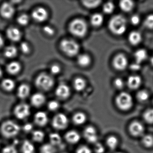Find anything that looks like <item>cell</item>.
I'll use <instances>...</instances> for the list:
<instances>
[{"label":"cell","mask_w":153,"mask_h":153,"mask_svg":"<svg viewBox=\"0 0 153 153\" xmlns=\"http://www.w3.org/2000/svg\"><path fill=\"white\" fill-rule=\"evenodd\" d=\"M127 27L126 19L121 15H116L112 17L108 23L109 30L116 35L123 34Z\"/></svg>","instance_id":"obj_1"},{"label":"cell","mask_w":153,"mask_h":153,"mask_svg":"<svg viewBox=\"0 0 153 153\" xmlns=\"http://www.w3.org/2000/svg\"><path fill=\"white\" fill-rule=\"evenodd\" d=\"M20 130L19 125L12 120L6 121L1 127V134L5 138L8 139L12 138L17 136Z\"/></svg>","instance_id":"obj_2"},{"label":"cell","mask_w":153,"mask_h":153,"mask_svg":"<svg viewBox=\"0 0 153 153\" xmlns=\"http://www.w3.org/2000/svg\"><path fill=\"white\" fill-rule=\"evenodd\" d=\"M70 32L74 36L81 37L85 36L88 31L86 23L83 19H77L71 21L69 26Z\"/></svg>","instance_id":"obj_3"},{"label":"cell","mask_w":153,"mask_h":153,"mask_svg":"<svg viewBox=\"0 0 153 153\" xmlns=\"http://www.w3.org/2000/svg\"><path fill=\"white\" fill-rule=\"evenodd\" d=\"M60 48L64 53L70 57L76 56L79 50L78 44L70 39H64L60 43Z\"/></svg>","instance_id":"obj_4"},{"label":"cell","mask_w":153,"mask_h":153,"mask_svg":"<svg viewBox=\"0 0 153 153\" xmlns=\"http://www.w3.org/2000/svg\"><path fill=\"white\" fill-rule=\"evenodd\" d=\"M36 87L42 91H48L53 86L54 80L51 75L43 73L39 75L36 79Z\"/></svg>","instance_id":"obj_5"},{"label":"cell","mask_w":153,"mask_h":153,"mask_svg":"<svg viewBox=\"0 0 153 153\" xmlns=\"http://www.w3.org/2000/svg\"><path fill=\"white\" fill-rule=\"evenodd\" d=\"M115 102L118 108L123 111H127L130 109L133 103L131 96L126 92L120 93L116 97Z\"/></svg>","instance_id":"obj_6"},{"label":"cell","mask_w":153,"mask_h":153,"mask_svg":"<svg viewBox=\"0 0 153 153\" xmlns=\"http://www.w3.org/2000/svg\"><path fill=\"white\" fill-rule=\"evenodd\" d=\"M69 123V119L67 115L60 113L53 116L52 120V126L57 130H63L68 128Z\"/></svg>","instance_id":"obj_7"},{"label":"cell","mask_w":153,"mask_h":153,"mask_svg":"<svg viewBox=\"0 0 153 153\" xmlns=\"http://www.w3.org/2000/svg\"><path fill=\"white\" fill-rule=\"evenodd\" d=\"M14 116L20 120H24L29 117L31 114V109L28 104L25 103L19 104L13 110Z\"/></svg>","instance_id":"obj_8"},{"label":"cell","mask_w":153,"mask_h":153,"mask_svg":"<svg viewBox=\"0 0 153 153\" xmlns=\"http://www.w3.org/2000/svg\"><path fill=\"white\" fill-rule=\"evenodd\" d=\"M112 64L114 68L117 70H124L128 66V59L124 54L119 53L114 58Z\"/></svg>","instance_id":"obj_9"},{"label":"cell","mask_w":153,"mask_h":153,"mask_svg":"<svg viewBox=\"0 0 153 153\" xmlns=\"http://www.w3.org/2000/svg\"><path fill=\"white\" fill-rule=\"evenodd\" d=\"M84 137L88 142L92 144L97 143L98 136L96 130L92 126L86 127L83 132Z\"/></svg>","instance_id":"obj_10"},{"label":"cell","mask_w":153,"mask_h":153,"mask_svg":"<svg viewBox=\"0 0 153 153\" xmlns=\"http://www.w3.org/2000/svg\"><path fill=\"white\" fill-rule=\"evenodd\" d=\"M15 8L11 3L5 2L2 4L0 8V14L4 18L9 19L15 14Z\"/></svg>","instance_id":"obj_11"},{"label":"cell","mask_w":153,"mask_h":153,"mask_svg":"<svg viewBox=\"0 0 153 153\" xmlns=\"http://www.w3.org/2000/svg\"><path fill=\"white\" fill-rule=\"evenodd\" d=\"M32 15L33 19L37 22H44L48 17V12L43 7L37 8L35 9Z\"/></svg>","instance_id":"obj_12"},{"label":"cell","mask_w":153,"mask_h":153,"mask_svg":"<svg viewBox=\"0 0 153 153\" xmlns=\"http://www.w3.org/2000/svg\"><path fill=\"white\" fill-rule=\"evenodd\" d=\"M49 121V118L46 113L44 111L37 112L34 116V122L37 126L42 127L46 126Z\"/></svg>","instance_id":"obj_13"},{"label":"cell","mask_w":153,"mask_h":153,"mask_svg":"<svg viewBox=\"0 0 153 153\" xmlns=\"http://www.w3.org/2000/svg\"><path fill=\"white\" fill-rule=\"evenodd\" d=\"M71 91L68 86L65 84L59 85L55 91V94L60 99H67L70 95Z\"/></svg>","instance_id":"obj_14"},{"label":"cell","mask_w":153,"mask_h":153,"mask_svg":"<svg viewBox=\"0 0 153 153\" xmlns=\"http://www.w3.org/2000/svg\"><path fill=\"white\" fill-rule=\"evenodd\" d=\"M64 138L69 144L74 145L79 142L81 137L78 131L71 130L66 132L64 136Z\"/></svg>","instance_id":"obj_15"},{"label":"cell","mask_w":153,"mask_h":153,"mask_svg":"<svg viewBox=\"0 0 153 153\" xmlns=\"http://www.w3.org/2000/svg\"><path fill=\"white\" fill-rule=\"evenodd\" d=\"M45 100V97L43 94L36 93L31 97V103L34 107L39 108L44 104Z\"/></svg>","instance_id":"obj_16"},{"label":"cell","mask_w":153,"mask_h":153,"mask_svg":"<svg viewBox=\"0 0 153 153\" xmlns=\"http://www.w3.org/2000/svg\"><path fill=\"white\" fill-rule=\"evenodd\" d=\"M129 131L131 135L138 137L142 135L144 132V126L139 122H133L130 125Z\"/></svg>","instance_id":"obj_17"},{"label":"cell","mask_w":153,"mask_h":153,"mask_svg":"<svg viewBox=\"0 0 153 153\" xmlns=\"http://www.w3.org/2000/svg\"><path fill=\"white\" fill-rule=\"evenodd\" d=\"M7 36L8 38L13 42L19 41L22 37V34L18 28L15 27H10L7 31Z\"/></svg>","instance_id":"obj_18"},{"label":"cell","mask_w":153,"mask_h":153,"mask_svg":"<svg viewBox=\"0 0 153 153\" xmlns=\"http://www.w3.org/2000/svg\"><path fill=\"white\" fill-rule=\"evenodd\" d=\"M141 84V78L137 75H132L128 78L127 85L131 89H137L139 87Z\"/></svg>","instance_id":"obj_19"},{"label":"cell","mask_w":153,"mask_h":153,"mask_svg":"<svg viewBox=\"0 0 153 153\" xmlns=\"http://www.w3.org/2000/svg\"><path fill=\"white\" fill-rule=\"evenodd\" d=\"M87 116L82 112H77L73 114L72 120L75 125L79 126L84 124L86 121Z\"/></svg>","instance_id":"obj_20"},{"label":"cell","mask_w":153,"mask_h":153,"mask_svg":"<svg viewBox=\"0 0 153 153\" xmlns=\"http://www.w3.org/2000/svg\"><path fill=\"white\" fill-rule=\"evenodd\" d=\"M30 88L26 84H23L18 88L17 96L21 99H25L29 96L30 93Z\"/></svg>","instance_id":"obj_21"},{"label":"cell","mask_w":153,"mask_h":153,"mask_svg":"<svg viewBox=\"0 0 153 153\" xmlns=\"http://www.w3.org/2000/svg\"><path fill=\"white\" fill-rule=\"evenodd\" d=\"M128 39L131 44L133 45H137L141 42L142 36L139 32L137 31H132L129 34Z\"/></svg>","instance_id":"obj_22"},{"label":"cell","mask_w":153,"mask_h":153,"mask_svg":"<svg viewBox=\"0 0 153 153\" xmlns=\"http://www.w3.org/2000/svg\"><path fill=\"white\" fill-rule=\"evenodd\" d=\"M35 148L34 145L28 140L23 141L21 146V152L22 153H34Z\"/></svg>","instance_id":"obj_23"},{"label":"cell","mask_w":153,"mask_h":153,"mask_svg":"<svg viewBox=\"0 0 153 153\" xmlns=\"http://www.w3.org/2000/svg\"><path fill=\"white\" fill-rule=\"evenodd\" d=\"M134 56L136 62L140 64L147 58V53L144 49H139L135 52Z\"/></svg>","instance_id":"obj_24"},{"label":"cell","mask_w":153,"mask_h":153,"mask_svg":"<svg viewBox=\"0 0 153 153\" xmlns=\"http://www.w3.org/2000/svg\"><path fill=\"white\" fill-rule=\"evenodd\" d=\"M50 144L55 147L60 146L62 143V138L60 135L57 132L50 133L49 137Z\"/></svg>","instance_id":"obj_25"},{"label":"cell","mask_w":153,"mask_h":153,"mask_svg":"<svg viewBox=\"0 0 153 153\" xmlns=\"http://www.w3.org/2000/svg\"><path fill=\"white\" fill-rule=\"evenodd\" d=\"M21 69V65L17 62H12L8 64L7 67V71L10 74L16 75L17 74Z\"/></svg>","instance_id":"obj_26"},{"label":"cell","mask_w":153,"mask_h":153,"mask_svg":"<svg viewBox=\"0 0 153 153\" xmlns=\"http://www.w3.org/2000/svg\"><path fill=\"white\" fill-rule=\"evenodd\" d=\"M120 8L123 11L128 12L131 11L134 7V4L133 1L130 0H123L119 3Z\"/></svg>","instance_id":"obj_27"},{"label":"cell","mask_w":153,"mask_h":153,"mask_svg":"<svg viewBox=\"0 0 153 153\" xmlns=\"http://www.w3.org/2000/svg\"><path fill=\"white\" fill-rule=\"evenodd\" d=\"M103 20V17L101 14L96 13L91 17L90 23L93 26L98 27L102 24Z\"/></svg>","instance_id":"obj_28"},{"label":"cell","mask_w":153,"mask_h":153,"mask_svg":"<svg viewBox=\"0 0 153 153\" xmlns=\"http://www.w3.org/2000/svg\"><path fill=\"white\" fill-rule=\"evenodd\" d=\"M91 62V58L88 54H80L77 58L78 63L81 67H87L90 64Z\"/></svg>","instance_id":"obj_29"},{"label":"cell","mask_w":153,"mask_h":153,"mask_svg":"<svg viewBox=\"0 0 153 153\" xmlns=\"http://www.w3.org/2000/svg\"><path fill=\"white\" fill-rule=\"evenodd\" d=\"M15 82L10 79H5L1 83L2 88L7 92L12 91L15 88Z\"/></svg>","instance_id":"obj_30"},{"label":"cell","mask_w":153,"mask_h":153,"mask_svg":"<svg viewBox=\"0 0 153 153\" xmlns=\"http://www.w3.org/2000/svg\"><path fill=\"white\" fill-rule=\"evenodd\" d=\"M32 137L33 140L37 143L42 142L45 138V134L43 131L41 130H35L33 131Z\"/></svg>","instance_id":"obj_31"},{"label":"cell","mask_w":153,"mask_h":153,"mask_svg":"<svg viewBox=\"0 0 153 153\" xmlns=\"http://www.w3.org/2000/svg\"><path fill=\"white\" fill-rule=\"evenodd\" d=\"M41 153H56L57 149L56 147L49 143L44 144L40 149Z\"/></svg>","instance_id":"obj_32"},{"label":"cell","mask_w":153,"mask_h":153,"mask_svg":"<svg viewBox=\"0 0 153 153\" xmlns=\"http://www.w3.org/2000/svg\"><path fill=\"white\" fill-rule=\"evenodd\" d=\"M73 86L76 91H82L85 87V81L81 78H77L74 80Z\"/></svg>","instance_id":"obj_33"},{"label":"cell","mask_w":153,"mask_h":153,"mask_svg":"<svg viewBox=\"0 0 153 153\" xmlns=\"http://www.w3.org/2000/svg\"><path fill=\"white\" fill-rule=\"evenodd\" d=\"M17 52V50L15 46L10 45L5 49L4 54L7 58H13L16 56Z\"/></svg>","instance_id":"obj_34"},{"label":"cell","mask_w":153,"mask_h":153,"mask_svg":"<svg viewBox=\"0 0 153 153\" xmlns=\"http://www.w3.org/2000/svg\"><path fill=\"white\" fill-rule=\"evenodd\" d=\"M107 146L111 149H114L116 148L118 145V140L117 138L114 136H110L106 140Z\"/></svg>","instance_id":"obj_35"},{"label":"cell","mask_w":153,"mask_h":153,"mask_svg":"<svg viewBox=\"0 0 153 153\" xmlns=\"http://www.w3.org/2000/svg\"><path fill=\"white\" fill-rule=\"evenodd\" d=\"M101 1H84L83 4L88 8H95L101 4Z\"/></svg>","instance_id":"obj_36"},{"label":"cell","mask_w":153,"mask_h":153,"mask_svg":"<svg viewBox=\"0 0 153 153\" xmlns=\"http://www.w3.org/2000/svg\"><path fill=\"white\" fill-rule=\"evenodd\" d=\"M144 120L149 123H153V109L147 110L144 114Z\"/></svg>","instance_id":"obj_37"},{"label":"cell","mask_w":153,"mask_h":153,"mask_svg":"<svg viewBox=\"0 0 153 153\" xmlns=\"http://www.w3.org/2000/svg\"><path fill=\"white\" fill-rule=\"evenodd\" d=\"M114 9V4L111 1L105 3L103 7V10L106 14H110L112 13Z\"/></svg>","instance_id":"obj_38"},{"label":"cell","mask_w":153,"mask_h":153,"mask_svg":"<svg viewBox=\"0 0 153 153\" xmlns=\"http://www.w3.org/2000/svg\"><path fill=\"white\" fill-rule=\"evenodd\" d=\"M142 142L146 147H151L153 146V137L151 135H146L142 139Z\"/></svg>","instance_id":"obj_39"},{"label":"cell","mask_w":153,"mask_h":153,"mask_svg":"<svg viewBox=\"0 0 153 153\" xmlns=\"http://www.w3.org/2000/svg\"><path fill=\"white\" fill-rule=\"evenodd\" d=\"M137 97L139 101L140 102H145L148 99L149 94L146 90H140L137 94Z\"/></svg>","instance_id":"obj_40"},{"label":"cell","mask_w":153,"mask_h":153,"mask_svg":"<svg viewBox=\"0 0 153 153\" xmlns=\"http://www.w3.org/2000/svg\"><path fill=\"white\" fill-rule=\"evenodd\" d=\"M29 22V18L26 14H23L19 16L17 19V22L21 26H26Z\"/></svg>","instance_id":"obj_41"},{"label":"cell","mask_w":153,"mask_h":153,"mask_svg":"<svg viewBox=\"0 0 153 153\" xmlns=\"http://www.w3.org/2000/svg\"><path fill=\"white\" fill-rule=\"evenodd\" d=\"M59 102L55 100L50 101L47 105L48 110L52 112L57 111L59 108Z\"/></svg>","instance_id":"obj_42"},{"label":"cell","mask_w":153,"mask_h":153,"mask_svg":"<svg viewBox=\"0 0 153 153\" xmlns=\"http://www.w3.org/2000/svg\"><path fill=\"white\" fill-rule=\"evenodd\" d=\"M144 25L149 29H153V14L147 16L144 21Z\"/></svg>","instance_id":"obj_43"},{"label":"cell","mask_w":153,"mask_h":153,"mask_svg":"<svg viewBox=\"0 0 153 153\" xmlns=\"http://www.w3.org/2000/svg\"><path fill=\"white\" fill-rule=\"evenodd\" d=\"M1 153H18L17 149L14 145L6 146L2 149Z\"/></svg>","instance_id":"obj_44"},{"label":"cell","mask_w":153,"mask_h":153,"mask_svg":"<svg viewBox=\"0 0 153 153\" xmlns=\"http://www.w3.org/2000/svg\"><path fill=\"white\" fill-rule=\"evenodd\" d=\"M76 153H92V151L87 146H81L77 149Z\"/></svg>","instance_id":"obj_45"},{"label":"cell","mask_w":153,"mask_h":153,"mask_svg":"<svg viewBox=\"0 0 153 153\" xmlns=\"http://www.w3.org/2000/svg\"><path fill=\"white\" fill-rule=\"evenodd\" d=\"M20 49L21 51L24 53H28L30 52V48L29 44L27 43L24 42L20 45Z\"/></svg>","instance_id":"obj_46"},{"label":"cell","mask_w":153,"mask_h":153,"mask_svg":"<svg viewBox=\"0 0 153 153\" xmlns=\"http://www.w3.org/2000/svg\"><path fill=\"white\" fill-rule=\"evenodd\" d=\"M114 85L118 89H121L124 86V82L122 79L117 78L114 81Z\"/></svg>","instance_id":"obj_47"},{"label":"cell","mask_w":153,"mask_h":153,"mask_svg":"<svg viewBox=\"0 0 153 153\" xmlns=\"http://www.w3.org/2000/svg\"><path fill=\"white\" fill-rule=\"evenodd\" d=\"M50 70H51V73L53 75H57L60 72L61 68L59 65L55 64L51 66Z\"/></svg>","instance_id":"obj_48"},{"label":"cell","mask_w":153,"mask_h":153,"mask_svg":"<svg viewBox=\"0 0 153 153\" xmlns=\"http://www.w3.org/2000/svg\"><path fill=\"white\" fill-rule=\"evenodd\" d=\"M95 151L96 153H103L105 151L104 147L100 143H96L94 148Z\"/></svg>","instance_id":"obj_49"},{"label":"cell","mask_w":153,"mask_h":153,"mask_svg":"<svg viewBox=\"0 0 153 153\" xmlns=\"http://www.w3.org/2000/svg\"><path fill=\"white\" fill-rule=\"evenodd\" d=\"M33 126L32 123H29L25 124L23 128V130L27 133L31 132L33 131Z\"/></svg>","instance_id":"obj_50"},{"label":"cell","mask_w":153,"mask_h":153,"mask_svg":"<svg viewBox=\"0 0 153 153\" xmlns=\"http://www.w3.org/2000/svg\"><path fill=\"white\" fill-rule=\"evenodd\" d=\"M43 30L45 33L49 36H53L54 34V29L49 26H46L45 27H44Z\"/></svg>","instance_id":"obj_51"},{"label":"cell","mask_w":153,"mask_h":153,"mask_svg":"<svg viewBox=\"0 0 153 153\" xmlns=\"http://www.w3.org/2000/svg\"><path fill=\"white\" fill-rule=\"evenodd\" d=\"M130 22L132 25H137L140 22V18L138 15H133L131 17Z\"/></svg>","instance_id":"obj_52"},{"label":"cell","mask_w":153,"mask_h":153,"mask_svg":"<svg viewBox=\"0 0 153 153\" xmlns=\"http://www.w3.org/2000/svg\"><path fill=\"white\" fill-rule=\"evenodd\" d=\"M130 68L131 70L134 71L139 70L140 68V64H139V63H137V62L132 63V64H131L130 66Z\"/></svg>","instance_id":"obj_53"},{"label":"cell","mask_w":153,"mask_h":153,"mask_svg":"<svg viewBox=\"0 0 153 153\" xmlns=\"http://www.w3.org/2000/svg\"><path fill=\"white\" fill-rule=\"evenodd\" d=\"M4 39L2 38V36L0 35V48L2 47L4 45Z\"/></svg>","instance_id":"obj_54"},{"label":"cell","mask_w":153,"mask_h":153,"mask_svg":"<svg viewBox=\"0 0 153 153\" xmlns=\"http://www.w3.org/2000/svg\"><path fill=\"white\" fill-rule=\"evenodd\" d=\"M150 63L152 64V66H153V55H152V57L150 58Z\"/></svg>","instance_id":"obj_55"},{"label":"cell","mask_w":153,"mask_h":153,"mask_svg":"<svg viewBox=\"0 0 153 153\" xmlns=\"http://www.w3.org/2000/svg\"><path fill=\"white\" fill-rule=\"evenodd\" d=\"M2 75V71L1 70V69L0 68V78L1 77V76Z\"/></svg>","instance_id":"obj_56"},{"label":"cell","mask_w":153,"mask_h":153,"mask_svg":"<svg viewBox=\"0 0 153 153\" xmlns=\"http://www.w3.org/2000/svg\"><path fill=\"white\" fill-rule=\"evenodd\" d=\"M121 153V152H117V153Z\"/></svg>","instance_id":"obj_57"},{"label":"cell","mask_w":153,"mask_h":153,"mask_svg":"<svg viewBox=\"0 0 153 153\" xmlns=\"http://www.w3.org/2000/svg\"></svg>","instance_id":"obj_58"}]
</instances>
